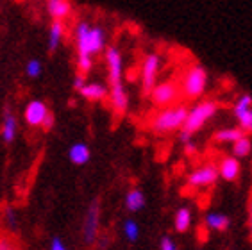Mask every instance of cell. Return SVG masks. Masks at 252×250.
Returning a JSON list of instances; mask_svg holds the SVG:
<instances>
[{"label":"cell","mask_w":252,"mask_h":250,"mask_svg":"<svg viewBox=\"0 0 252 250\" xmlns=\"http://www.w3.org/2000/svg\"><path fill=\"white\" fill-rule=\"evenodd\" d=\"M188 109L189 107L186 104H175V106L156 111L149 120V129L156 136H170L174 132H179L186 122Z\"/></svg>","instance_id":"obj_1"},{"label":"cell","mask_w":252,"mask_h":250,"mask_svg":"<svg viewBox=\"0 0 252 250\" xmlns=\"http://www.w3.org/2000/svg\"><path fill=\"white\" fill-rule=\"evenodd\" d=\"M75 45L77 58H93L106 47V32L98 25H90L88 22H79L75 27Z\"/></svg>","instance_id":"obj_2"},{"label":"cell","mask_w":252,"mask_h":250,"mask_svg":"<svg viewBox=\"0 0 252 250\" xmlns=\"http://www.w3.org/2000/svg\"><path fill=\"white\" fill-rule=\"evenodd\" d=\"M219 111H220L219 100H215V98H200V100H197L188 109V116H186V122L181 130L189 136H193L209 120H213Z\"/></svg>","instance_id":"obj_3"},{"label":"cell","mask_w":252,"mask_h":250,"mask_svg":"<svg viewBox=\"0 0 252 250\" xmlns=\"http://www.w3.org/2000/svg\"><path fill=\"white\" fill-rule=\"evenodd\" d=\"M208 82H209V73L208 70L195 62V64H189L186 68L185 75L181 79V90H183V96L186 100L197 102L200 100L208 90Z\"/></svg>","instance_id":"obj_4"},{"label":"cell","mask_w":252,"mask_h":250,"mask_svg":"<svg viewBox=\"0 0 252 250\" xmlns=\"http://www.w3.org/2000/svg\"><path fill=\"white\" fill-rule=\"evenodd\" d=\"M149 98H151L152 106L158 107V109L181 104V98H183L181 81L166 79V81H163V82H158L154 86V90L151 92V95H149Z\"/></svg>","instance_id":"obj_5"},{"label":"cell","mask_w":252,"mask_h":250,"mask_svg":"<svg viewBox=\"0 0 252 250\" xmlns=\"http://www.w3.org/2000/svg\"><path fill=\"white\" fill-rule=\"evenodd\" d=\"M219 164L217 163H204L199 168H195L193 172H189L186 175V184L191 189H206L211 188L217 181H219Z\"/></svg>","instance_id":"obj_6"},{"label":"cell","mask_w":252,"mask_h":250,"mask_svg":"<svg viewBox=\"0 0 252 250\" xmlns=\"http://www.w3.org/2000/svg\"><path fill=\"white\" fill-rule=\"evenodd\" d=\"M161 70V58L158 54H147L141 62V92L149 96L158 84V75Z\"/></svg>","instance_id":"obj_7"},{"label":"cell","mask_w":252,"mask_h":250,"mask_svg":"<svg viewBox=\"0 0 252 250\" xmlns=\"http://www.w3.org/2000/svg\"><path fill=\"white\" fill-rule=\"evenodd\" d=\"M98 227H100V200L95 198V200H92L90 207H88L83 225V236L88 245H92V243L97 241Z\"/></svg>","instance_id":"obj_8"},{"label":"cell","mask_w":252,"mask_h":250,"mask_svg":"<svg viewBox=\"0 0 252 250\" xmlns=\"http://www.w3.org/2000/svg\"><path fill=\"white\" fill-rule=\"evenodd\" d=\"M106 64H107V79H109V86L122 82V75H124V61H122V54L117 47L106 48Z\"/></svg>","instance_id":"obj_9"},{"label":"cell","mask_w":252,"mask_h":250,"mask_svg":"<svg viewBox=\"0 0 252 250\" xmlns=\"http://www.w3.org/2000/svg\"><path fill=\"white\" fill-rule=\"evenodd\" d=\"M217 164H219L220 179H223L225 183H234V181L240 179V173H242V163H240V159L234 157L233 154L222 156Z\"/></svg>","instance_id":"obj_10"},{"label":"cell","mask_w":252,"mask_h":250,"mask_svg":"<svg viewBox=\"0 0 252 250\" xmlns=\"http://www.w3.org/2000/svg\"><path fill=\"white\" fill-rule=\"evenodd\" d=\"M50 111L47 107V104L41 100H31L27 104L24 111V120L27 122L29 127H41L43 125V120L47 118Z\"/></svg>","instance_id":"obj_11"},{"label":"cell","mask_w":252,"mask_h":250,"mask_svg":"<svg viewBox=\"0 0 252 250\" xmlns=\"http://www.w3.org/2000/svg\"><path fill=\"white\" fill-rule=\"evenodd\" d=\"M109 102H111V107L117 115H124L129 107V96H127L126 88H124V82H118V84H113L109 88Z\"/></svg>","instance_id":"obj_12"},{"label":"cell","mask_w":252,"mask_h":250,"mask_svg":"<svg viewBox=\"0 0 252 250\" xmlns=\"http://www.w3.org/2000/svg\"><path fill=\"white\" fill-rule=\"evenodd\" d=\"M204 225L208 231L213 232H225L231 225V218L223 213H208L204 217Z\"/></svg>","instance_id":"obj_13"},{"label":"cell","mask_w":252,"mask_h":250,"mask_svg":"<svg viewBox=\"0 0 252 250\" xmlns=\"http://www.w3.org/2000/svg\"><path fill=\"white\" fill-rule=\"evenodd\" d=\"M47 13L52 20H61L72 15V4L70 0H47Z\"/></svg>","instance_id":"obj_14"},{"label":"cell","mask_w":252,"mask_h":250,"mask_svg":"<svg viewBox=\"0 0 252 250\" xmlns=\"http://www.w3.org/2000/svg\"><path fill=\"white\" fill-rule=\"evenodd\" d=\"M191 223H193V215H191V209L186 206L179 207L174 215V229L179 234H185L191 229Z\"/></svg>","instance_id":"obj_15"},{"label":"cell","mask_w":252,"mask_h":250,"mask_svg":"<svg viewBox=\"0 0 252 250\" xmlns=\"http://www.w3.org/2000/svg\"><path fill=\"white\" fill-rule=\"evenodd\" d=\"M79 93L90 102H100V100H104L106 96H109L107 88L104 86V84H98V82H88Z\"/></svg>","instance_id":"obj_16"},{"label":"cell","mask_w":252,"mask_h":250,"mask_svg":"<svg viewBox=\"0 0 252 250\" xmlns=\"http://www.w3.org/2000/svg\"><path fill=\"white\" fill-rule=\"evenodd\" d=\"M245 134L240 127H223V129H219L217 132L213 134V141L215 143H229V145H233L236 140H240L242 136Z\"/></svg>","instance_id":"obj_17"},{"label":"cell","mask_w":252,"mask_h":250,"mask_svg":"<svg viewBox=\"0 0 252 250\" xmlns=\"http://www.w3.org/2000/svg\"><path fill=\"white\" fill-rule=\"evenodd\" d=\"M68 157L73 164H86L92 157V152L86 143H73L68 149Z\"/></svg>","instance_id":"obj_18"},{"label":"cell","mask_w":252,"mask_h":250,"mask_svg":"<svg viewBox=\"0 0 252 250\" xmlns=\"http://www.w3.org/2000/svg\"><path fill=\"white\" fill-rule=\"evenodd\" d=\"M147 200H145V195H143V191L141 189H138V188H132V189H129L126 195V207L127 211L131 213H138L141 211L143 207H145Z\"/></svg>","instance_id":"obj_19"},{"label":"cell","mask_w":252,"mask_h":250,"mask_svg":"<svg viewBox=\"0 0 252 250\" xmlns=\"http://www.w3.org/2000/svg\"><path fill=\"white\" fill-rule=\"evenodd\" d=\"M16 136V118L9 111V107L4 109V125H2V140L5 143H11Z\"/></svg>","instance_id":"obj_20"},{"label":"cell","mask_w":252,"mask_h":250,"mask_svg":"<svg viewBox=\"0 0 252 250\" xmlns=\"http://www.w3.org/2000/svg\"><path fill=\"white\" fill-rule=\"evenodd\" d=\"M252 152V140H251V134H243L240 140H236L233 145H231V154L238 159H243L251 156Z\"/></svg>","instance_id":"obj_21"},{"label":"cell","mask_w":252,"mask_h":250,"mask_svg":"<svg viewBox=\"0 0 252 250\" xmlns=\"http://www.w3.org/2000/svg\"><path fill=\"white\" fill-rule=\"evenodd\" d=\"M63 34H64V24L61 22V20H54L52 25H50V31H49V50L50 52H54V50L59 47L61 39H63Z\"/></svg>","instance_id":"obj_22"},{"label":"cell","mask_w":252,"mask_h":250,"mask_svg":"<svg viewBox=\"0 0 252 250\" xmlns=\"http://www.w3.org/2000/svg\"><path fill=\"white\" fill-rule=\"evenodd\" d=\"M238 120V127L245 132V134H252V107L247 111H243L236 116Z\"/></svg>","instance_id":"obj_23"},{"label":"cell","mask_w":252,"mask_h":250,"mask_svg":"<svg viewBox=\"0 0 252 250\" xmlns=\"http://www.w3.org/2000/svg\"><path fill=\"white\" fill-rule=\"evenodd\" d=\"M251 107H252V95L251 93H243V95L238 96V100L234 102L233 113H234V116H238L240 113L251 109Z\"/></svg>","instance_id":"obj_24"},{"label":"cell","mask_w":252,"mask_h":250,"mask_svg":"<svg viewBox=\"0 0 252 250\" xmlns=\"http://www.w3.org/2000/svg\"><path fill=\"white\" fill-rule=\"evenodd\" d=\"M124 234H126L127 240L134 243L140 238V225L134 220H126V223H124Z\"/></svg>","instance_id":"obj_25"},{"label":"cell","mask_w":252,"mask_h":250,"mask_svg":"<svg viewBox=\"0 0 252 250\" xmlns=\"http://www.w3.org/2000/svg\"><path fill=\"white\" fill-rule=\"evenodd\" d=\"M25 73H27L29 77H38L39 73H41V62H39L38 59L27 61V64H25Z\"/></svg>","instance_id":"obj_26"},{"label":"cell","mask_w":252,"mask_h":250,"mask_svg":"<svg viewBox=\"0 0 252 250\" xmlns=\"http://www.w3.org/2000/svg\"><path fill=\"white\" fill-rule=\"evenodd\" d=\"M77 68H79V73H86L92 72L93 68V58H77Z\"/></svg>","instance_id":"obj_27"},{"label":"cell","mask_w":252,"mask_h":250,"mask_svg":"<svg viewBox=\"0 0 252 250\" xmlns=\"http://www.w3.org/2000/svg\"><path fill=\"white\" fill-rule=\"evenodd\" d=\"M159 250H179V249H177V245H175L174 240L170 236H163L159 243Z\"/></svg>","instance_id":"obj_28"},{"label":"cell","mask_w":252,"mask_h":250,"mask_svg":"<svg viewBox=\"0 0 252 250\" xmlns=\"http://www.w3.org/2000/svg\"><path fill=\"white\" fill-rule=\"evenodd\" d=\"M5 221H7V225H9L11 229H15V227H16V213H15V209L5 207Z\"/></svg>","instance_id":"obj_29"},{"label":"cell","mask_w":252,"mask_h":250,"mask_svg":"<svg viewBox=\"0 0 252 250\" xmlns=\"http://www.w3.org/2000/svg\"><path fill=\"white\" fill-rule=\"evenodd\" d=\"M0 250H18L15 245V241H11L9 238H0Z\"/></svg>","instance_id":"obj_30"},{"label":"cell","mask_w":252,"mask_h":250,"mask_svg":"<svg viewBox=\"0 0 252 250\" xmlns=\"http://www.w3.org/2000/svg\"><path fill=\"white\" fill-rule=\"evenodd\" d=\"M247 229H249V236H251L252 240V197L249 198V204H247Z\"/></svg>","instance_id":"obj_31"},{"label":"cell","mask_w":252,"mask_h":250,"mask_svg":"<svg viewBox=\"0 0 252 250\" xmlns=\"http://www.w3.org/2000/svg\"><path fill=\"white\" fill-rule=\"evenodd\" d=\"M86 86V75H83V73H79L77 77L73 79V88L77 90V92H81L83 88Z\"/></svg>","instance_id":"obj_32"},{"label":"cell","mask_w":252,"mask_h":250,"mask_svg":"<svg viewBox=\"0 0 252 250\" xmlns=\"http://www.w3.org/2000/svg\"><path fill=\"white\" fill-rule=\"evenodd\" d=\"M185 154L186 156H195V154H197V145L193 143V140L188 141V143H185Z\"/></svg>","instance_id":"obj_33"},{"label":"cell","mask_w":252,"mask_h":250,"mask_svg":"<svg viewBox=\"0 0 252 250\" xmlns=\"http://www.w3.org/2000/svg\"><path fill=\"white\" fill-rule=\"evenodd\" d=\"M54 122H56V118H54L52 113H49V115H47V118L43 120V125H41V127H43L45 130H50L54 127Z\"/></svg>","instance_id":"obj_34"},{"label":"cell","mask_w":252,"mask_h":250,"mask_svg":"<svg viewBox=\"0 0 252 250\" xmlns=\"http://www.w3.org/2000/svg\"><path fill=\"white\" fill-rule=\"evenodd\" d=\"M50 250H66V247L63 245V241H61V238H54L52 243H50Z\"/></svg>","instance_id":"obj_35"},{"label":"cell","mask_w":252,"mask_h":250,"mask_svg":"<svg viewBox=\"0 0 252 250\" xmlns=\"http://www.w3.org/2000/svg\"><path fill=\"white\" fill-rule=\"evenodd\" d=\"M107 247V238H102V241H100V249H106Z\"/></svg>","instance_id":"obj_36"},{"label":"cell","mask_w":252,"mask_h":250,"mask_svg":"<svg viewBox=\"0 0 252 250\" xmlns=\"http://www.w3.org/2000/svg\"><path fill=\"white\" fill-rule=\"evenodd\" d=\"M231 250H234V249H231Z\"/></svg>","instance_id":"obj_37"}]
</instances>
